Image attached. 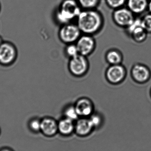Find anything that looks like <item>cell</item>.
<instances>
[{"label":"cell","instance_id":"7","mask_svg":"<svg viewBox=\"0 0 151 151\" xmlns=\"http://www.w3.org/2000/svg\"><path fill=\"white\" fill-rule=\"evenodd\" d=\"M130 75L133 81L138 84H145L151 78V71L146 65L137 63L132 66Z\"/></svg>","mask_w":151,"mask_h":151},{"label":"cell","instance_id":"17","mask_svg":"<svg viewBox=\"0 0 151 151\" xmlns=\"http://www.w3.org/2000/svg\"><path fill=\"white\" fill-rule=\"evenodd\" d=\"M64 114L65 118L73 121L77 120L79 118L74 105H70L65 107L64 111Z\"/></svg>","mask_w":151,"mask_h":151},{"label":"cell","instance_id":"18","mask_svg":"<svg viewBox=\"0 0 151 151\" xmlns=\"http://www.w3.org/2000/svg\"><path fill=\"white\" fill-rule=\"evenodd\" d=\"M81 8L84 9H92L96 8L99 2V0H78Z\"/></svg>","mask_w":151,"mask_h":151},{"label":"cell","instance_id":"15","mask_svg":"<svg viewBox=\"0 0 151 151\" xmlns=\"http://www.w3.org/2000/svg\"><path fill=\"white\" fill-rule=\"evenodd\" d=\"M58 124V131L63 135H69L75 129L73 121L65 117L59 121Z\"/></svg>","mask_w":151,"mask_h":151},{"label":"cell","instance_id":"13","mask_svg":"<svg viewBox=\"0 0 151 151\" xmlns=\"http://www.w3.org/2000/svg\"><path fill=\"white\" fill-rule=\"evenodd\" d=\"M93 129L89 118H81L76 120L75 129L76 134L80 136L89 134Z\"/></svg>","mask_w":151,"mask_h":151},{"label":"cell","instance_id":"20","mask_svg":"<svg viewBox=\"0 0 151 151\" xmlns=\"http://www.w3.org/2000/svg\"><path fill=\"white\" fill-rule=\"evenodd\" d=\"M108 6L111 9H116L122 8L127 1V0H106Z\"/></svg>","mask_w":151,"mask_h":151},{"label":"cell","instance_id":"8","mask_svg":"<svg viewBox=\"0 0 151 151\" xmlns=\"http://www.w3.org/2000/svg\"><path fill=\"white\" fill-rule=\"evenodd\" d=\"M127 29L132 40L136 43H142L146 40L148 33L143 27L142 19H134Z\"/></svg>","mask_w":151,"mask_h":151},{"label":"cell","instance_id":"12","mask_svg":"<svg viewBox=\"0 0 151 151\" xmlns=\"http://www.w3.org/2000/svg\"><path fill=\"white\" fill-rule=\"evenodd\" d=\"M40 131L45 136H53L58 131V124L52 118H44L41 121Z\"/></svg>","mask_w":151,"mask_h":151},{"label":"cell","instance_id":"14","mask_svg":"<svg viewBox=\"0 0 151 151\" xmlns=\"http://www.w3.org/2000/svg\"><path fill=\"white\" fill-rule=\"evenodd\" d=\"M106 60L110 65L121 64L123 60L122 53L115 49L110 50L106 54Z\"/></svg>","mask_w":151,"mask_h":151},{"label":"cell","instance_id":"5","mask_svg":"<svg viewBox=\"0 0 151 151\" xmlns=\"http://www.w3.org/2000/svg\"><path fill=\"white\" fill-rule=\"evenodd\" d=\"M81 33L77 24L69 23L62 25L58 36L62 42L68 45L76 43L81 36Z\"/></svg>","mask_w":151,"mask_h":151},{"label":"cell","instance_id":"25","mask_svg":"<svg viewBox=\"0 0 151 151\" xmlns=\"http://www.w3.org/2000/svg\"><path fill=\"white\" fill-rule=\"evenodd\" d=\"M4 41V40L2 38V37L0 36V46H1V45L2 44V43Z\"/></svg>","mask_w":151,"mask_h":151},{"label":"cell","instance_id":"4","mask_svg":"<svg viewBox=\"0 0 151 151\" xmlns=\"http://www.w3.org/2000/svg\"><path fill=\"white\" fill-rule=\"evenodd\" d=\"M87 57L78 54L70 58L68 68L70 73L76 77L85 75L88 70L89 65Z\"/></svg>","mask_w":151,"mask_h":151},{"label":"cell","instance_id":"24","mask_svg":"<svg viewBox=\"0 0 151 151\" xmlns=\"http://www.w3.org/2000/svg\"><path fill=\"white\" fill-rule=\"evenodd\" d=\"M148 8H149V10L151 13V0L150 1V3L148 4Z\"/></svg>","mask_w":151,"mask_h":151},{"label":"cell","instance_id":"11","mask_svg":"<svg viewBox=\"0 0 151 151\" xmlns=\"http://www.w3.org/2000/svg\"><path fill=\"white\" fill-rule=\"evenodd\" d=\"M74 106L80 118H88L93 114L94 104L88 98L82 97L79 99L76 102Z\"/></svg>","mask_w":151,"mask_h":151},{"label":"cell","instance_id":"10","mask_svg":"<svg viewBox=\"0 0 151 151\" xmlns=\"http://www.w3.org/2000/svg\"><path fill=\"white\" fill-rule=\"evenodd\" d=\"M75 44L79 54L85 57L92 54L96 46L95 39L91 35L86 34L81 35Z\"/></svg>","mask_w":151,"mask_h":151},{"label":"cell","instance_id":"26","mask_svg":"<svg viewBox=\"0 0 151 151\" xmlns=\"http://www.w3.org/2000/svg\"><path fill=\"white\" fill-rule=\"evenodd\" d=\"M1 151H11L9 150H7V149H4V150H2Z\"/></svg>","mask_w":151,"mask_h":151},{"label":"cell","instance_id":"28","mask_svg":"<svg viewBox=\"0 0 151 151\" xmlns=\"http://www.w3.org/2000/svg\"><path fill=\"white\" fill-rule=\"evenodd\" d=\"M0 133H1V130H0Z\"/></svg>","mask_w":151,"mask_h":151},{"label":"cell","instance_id":"16","mask_svg":"<svg viewBox=\"0 0 151 151\" xmlns=\"http://www.w3.org/2000/svg\"><path fill=\"white\" fill-rule=\"evenodd\" d=\"M127 2L128 9L133 13H142L148 7L147 0H127Z\"/></svg>","mask_w":151,"mask_h":151},{"label":"cell","instance_id":"23","mask_svg":"<svg viewBox=\"0 0 151 151\" xmlns=\"http://www.w3.org/2000/svg\"><path fill=\"white\" fill-rule=\"evenodd\" d=\"M30 127L34 132L40 131L41 121L37 119H34L30 122Z\"/></svg>","mask_w":151,"mask_h":151},{"label":"cell","instance_id":"1","mask_svg":"<svg viewBox=\"0 0 151 151\" xmlns=\"http://www.w3.org/2000/svg\"><path fill=\"white\" fill-rule=\"evenodd\" d=\"M76 19V24L81 33L89 35L99 32L104 23L102 15L94 9L82 10Z\"/></svg>","mask_w":151,"mask_h":151},{"label":"cell","instance_id":"29","mask_svg":"<svg viewBox=\"0 0 151 151\" xmlns=\"http://www.w3.org/2000/svg\"><path fill=\"white\" fill-rule=\"evenodd\" d=\"M150 1H151V0H150Z\"/></svg>","mask_w":151,"mask_h":151},{"label":"cell","instance_id":"22","mask_svg":"<svg viewBox=\"0 0 151 151\" xmlns=\"http://www.w3.org/2000/svg\"><path fill=\"white\" fill-rule=\"evenodd\" d=\"M89 119L94 128L100 126L102 122V119L99 114H93L90 116Z\"/></svg>","mask_w":151,"mask_h":151},{"label":"cell","instance_id":"19","mask_svg":"<svg viewBox=\"0 0 151 151\" xmlns=\"http://www.w3.org/2000/svg\"><path fill=\"white\" fill-rule=\"evenodd\" d=\"M65 52L66 55L70 57V58L74 57L79 54L77 47L74 43L68 44L65 48Z\"/></svg>","mask_w":151,"mask_h":151},{"label":"cell","instance_id":"27","mask_svg":"<svg viewBox=\"0 0 151 151\" xmlns=\"http://www.w3.org/2000/svg\"><path fill=\"white\" fill-rule=\"evenodd\" d=\"M150 97L151 98V88H150Z\"/></svg>","mask_w":151,"mask_h":151},{"label":"cell","instance_id":"21","mask_svg":"<svg viewBox=\"0 0 151 151\" xmlns=\"http://www.w3.org/2000/svg\"><path fill=\"white\" fill-rule=\"evenodd\" d=\"M142 21L144 28L148 33H151V14L145 16Z\"/></svg>","mask_w":151,"mask_h":151},{"label":"cell","instance_id":"2","mask_svg":"<svg viewBox=\"0 0 151 151\" xmlns=\"http://www.w3.org/2000/svg\"><path fill=\"white\" fill-rule=\"evenodd\" d=\"M81 8L78 1L64 0L56 13L57 20L62 25L71 23L81 13Z\"/></svg>","mask_w":151,"mask_h":151},{"label":"cell","instance_id":"3","mask_svg":"<svg viewBox=\"0 0 151 151\" xmlns=\"http://www.w3.org/2000/svg\"><path fill=\"white\" fill-rule=\"evenodd\" d=\"M18 51L12 42L4 41L0 46V65L8 67L13 65L17 59Z\"/></svg>","mask_w":151,"mask_h":151},{"label":"cell","instance_id":"6","mask_svg":"<svg viewBox=\"0 0 151 151\" xmlns=\"http://www.w3.org/2000/svg\"><path fill=\"white\" fill-rule=\"evenodd\" d=\"M127 76V69L122 64L110 65L106 69L105 73L106 78L107 81L114 85L123 82Z\"/></svg>","mask_w":151,"mask_h":151},{"label":"cell","instance_id":"9","mask_svg":"<svg viewBox=\"0 0 151 151\" xmlns=\"http://www.w3.org/2000/svg\"><path fill=\"white\" fill-rule=\"evenodd\" d=\"M113 19L116 25L127 29L135 19L133 12L129 9L122 7L114 12Z\"/></svg>","mask_w":151,"mask_h":151}]
</instances>
